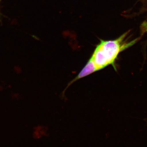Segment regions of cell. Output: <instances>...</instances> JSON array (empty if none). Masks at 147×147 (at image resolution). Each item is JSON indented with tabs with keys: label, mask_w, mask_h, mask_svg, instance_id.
Masks as SVG:
<instances>
[{
	"label": "cell",
	"mask_w": 147,
	"mask_h": 147,
	"mask_svg": "<svg viewBox=\"0 0 147 147\" xmlns=\"http://www.w3.org/2000/svg\"><path fill=\"white\" fill-rule=\"evenodd\" d=\"M128 34L127 32L113 40H100L89 60L96 72L110 65L116 70L115 62L120 53L134 45L138 40L127 41Z\"/></svg>",
	"instance_id": "obj_1"
},
{
	"label": "cell",
	"mask_w": 147,
	"mask_h": 147,
	"mask_svg": "<svg viewBox=\"0 0 147 147\" xmlns=\"http://www.w3.org/2000/svg\"><path fill=\"white\" fill-rule=\"evenodd\" d=\"M141 28L143 32H147V20L142 23L141 25Z\"/></svg>",
	"instance_id": "obj_2"
},
{
	"label": "cell",
	"mask_w": 147,
	"mask_h": 147,
	"mask_svg": "<svg viewBox=\"0 0 147 147\" xmlns=\"http://www.w3.org/2000/svg\"><path fill=\"white\" fill-rule=\"evenodd\" d=\"M2 1V0H0V1Z\"/></svg>",
	"instance_id": "obj_3"
}]
</instances>
